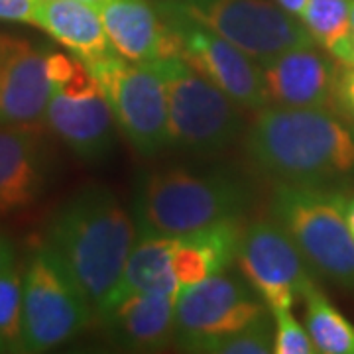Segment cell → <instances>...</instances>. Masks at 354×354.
<instances>
[{
  "label": "cell",
  "mask_w": 354,
  "mask_h": 354,
  "mask_svg": "<svg viewBox=\"0 0 354 354\" xmlns=\"http://www.w3.org/2000/svg\"><path fill=\"white\" fill-rule=\"evenodd\" d=\"M179 39L177 57L248 111L268 106L262 65L205 26L164 10Z\"/></svg>",
  "instance_id": "8fae6325"
},
{
  "label": "cell",
  "mask_w": 354,
  "mask_h": 354,
  "mask_svg": "<svg viewBox=\"0 0 354 354\" xmlns=\"http://www.w3.org/2000/svg\"><path fill=\"white\" fill-rule=\"evenodd\" d=\"M346 65H354V36H353V46H351V55H348V64Z\"/></svg>",
  "instance_id": "f546056e"
},
{
  "label": "cell",
  "mask_w": 354,
  "mask_h": 354,
  "mask_svg": "<svg viewBox=\"0 0 354 354\" xmlns=\"http://www.w3.org/2000/svg\"><path fill=\"white\" fill-rule=\"evenodd\" d=\"M272 215L288 228L309 266L354 293V239L346 223V195L335 187L278 183Z\"/></svg>",
  "instance_id": "277c9868"
},
{
  "label": "cell",
  "mask_w": 354,
  "mask_h": 354,
  "mask_svg": "<svg viewBox=\"0 0 354 354\" xmlns=\"http://www.w3.org/2000/svg\"><path fill=\"white\" fill-rule=\"evenodd\" d=\"M46 53L30 39L0 32V124L46 132L53 95Z\"/></svg>",
  "instance_id": "7c38bea8"
},
{
  "label": "cell",
  "mask_w": 354,
  "mask_h": 354,
  "mask_svg": "<svg viewBox=\"0 0 354 354\" xmlns=\"http://www.w3.org/2000/svg\"><path fill=\"white\" fill-rule=\"evenodd\" d=\"M304 299L305 323L317 353L354 354V325L330 304L329 297L313 286Z\"/></svg>",
  "instance_id": "44dd1931"
},
{
  "label": "cell",
  "mask_w": 354,
  "mask_h": 354,
  "mask_svg": "<svg viewBox=\"0 0 354 354\" xmlns=\"http://www.w3.org/2000/svg\"><path fill=\"white\" fill-rule=\"evenodd\" d=\"M268 102L288 109H327L337 97V67L313 46L283 51L262 65Z\"/></svg>",
  "instance_id": "4fadbf2b"
},
{
  "label": "cell",
  "mask_w": 354,
  "mask_h": 354,
  "mask_svg": "<svg viewBox=\"0 0 354 354\" xmlns=\"http://www.w3.org/2000/svg\"><path fill=\"white\" fill-rule=\"evenodd\" d=\"M153 64L162 71L169 111V146L193 156L227 152L244 134L242 106L181 57Z\"/></svg>",
  "instance_id": "5b68a950"
},
{
  "label": "cell",
  "mask_w": 354,
  "mask_h": 354,
  "mask_svg": "<svg viewBox=\"0 0 354 354\" xmlns=\"http://www.w3.org/2000/svg\"><path fill=\"white\" fill-rule=\"evenodd\" d=\"M116 120L104 95L71 99L62 93L51 95L48 128L87 164L104 162L116 146Z\"/></svg>",
  "instance_id": "9a60e30c"
},
{
  "label": "cell",
  "mask_w": 354,
  "mask_h": 354,
  "mask_svg": "<svg viewBox=\"0 0 354 354\" xmlns=\"http://www.w3.org/2000/svg\"><path fill=\"white\" fill-rule=\"evenodd\" d=\"M81 2H87V4H93V6H99L102 0H81Z\"/></svg>",
  "instance_id": "4dcf8cb0"
},
{
  "label": "cell",
  "mask_w": 354,
  "mask_h": 354,
  "mask_svg": "<svg viewBox=\"0 0 354 354\" xmlns=\"http://www.w3.org/2000/svg\"><path fill=\"white\" fill-rule=\"evenodd\" d=\"M174 248H176V236H164V234L140 230L138 241L128 256L118 286L114 288L113 295L109 297V304L102 309L101 315L134 293L177 295L181 290V283L177 281L171 264Z\"/></svg>",
  "instance_id": "d6986e66"
},
{
  "label": "cell",
  "mask_w": 354,
  "mask_h": 354,
  "mask_svg": "<svg viewBox=\"0 0 354 354\" xmlns=\"http://www.w3.org/2000/svg\"><path fill=\"white\" fill-rule=\"evenodd\" d=\"M351 6L353 0H309L301 16V22L317 46L344 65L348 64L354 36Z\"/></svg>",
  "instance_id": "ffe728a7"
},
{
  "label": "cell",
  "mask_w": 354,
  "mask_h": 354,
  "mask_svg": "<svg viewBox=\"0 0 354 354\" xmlns=\"http://www.w3.org/2000/svg\"><path fill=\"white\" fill-rule=\"evenodd\" d=\"M97 10L114 51L128 62L177 57V32L150 0H102Z\"/></svg>",
  "instance_id": "5bb4252c"
},
{
  "label": "cell",
  "mask_w": 354,
  "mask_h": 354,
  "mask_svg": "<svg viewBox=\"0 0 354 354\" xmlns=\"http://www.w3.org/2000/svg\"><path fill=\"white\" fill-rule=\"evenodd\" d=\"M176 297L134 293L111 307L101 319L127 348L160 351L176 342Z\"/></svg>",
  "instance_id": "e0dca14e"
},
{
  "label": "cell",
  "mask_w": 354,
  "mask_h": 354,
  "mask_svg": "<svg viewBox=\"0 0 354 354\" xmlns=\"http://www.w3.org/2000/svg\"><path fill=\"white\" fill-rule=\"evenodd\" d=\"M36 0H0V20L36 26Z\"/></svg>",
  "instance_id": "d4e9b609"
},
{
  "label": "cell",
  "mask_w": 354,
  "mask_h": 354,
  "mask_svg": "<svg viewBox=\"0 0 354 354\" xmlns=\"http://www.w3.org/2000/svg\"><path fill=\"white\" fill-rule=\"evenodd\" d=\"M136 241L132 215L102 185H88L59 207L46 236L97 315L118 286Z\"/></svg>",
  "instance_id": "7a4b0ae2"
},
{
  "label": "cell",
  "mask_w": 354,
  "mask_h": 354,
  "mask_svg": "<svg viewBox=\"0 0 354 354\" xmlns=\"http://www.w3.org/2000/svg\"><path fill=\"white\" fill-rule=\"evenodd\" d=\"M113 109L114 120L140 156L169 146V111L162 71L153 62L134 64L116 51L85 62Z\"/></svg>",
  "instance_id": "8992f818"
},
{
  "label": "cell",
  "mask_w": 354,
  "mask_h": 354,
  "mask_svg": "<svg viewBox=\"0 0 354 354\" xmlns=\"http://www.w3.org/2000/svg\"><path fill=\"white\" fill-rule=\"evenodd\" d=\"M346 223L354 239V197H346Z\"/></svg>",
  "instance_id": "f1b7e54d"
},
{
  "label": "cell",
  "mask_w": 354,
  "mask_h": 354,
  "mask_svg": "<svg viewBox=\"0 0 354 354\" xmlns=\"http://www.w3.org/2000/svg\"><path fill=\"white\" fill-rule=\"evenodd\" d=\"M248 203V185L223 169L164 167L140 177L134 216L138 230L185 236L221 221L239 218Z\"/></svg>",
  "instance_id": "3957f363"
},
{
  "label": "cell",
  "mask_w": 354,
  "mask_h": 354,
  "mask_svg": "<svg viewBox=\"0 0 354 354\" xmlns=\"http://www.w3.org/2000/svg\"><path fill=\"white\" fill-rule=\"evenodd\" d=\"M36 26L83 62L111 53V39L97 6L81 0H36Z\"/></svg>",
  "instance_id": "ac0fdd59"
},
{
  "label": "cell",
  "mask_w": 354,
  "mask_h": 354,
  "mask_svg": "<svg viewBox=\"0 0 354 354\" xmlns=\"http://www.w3.org/2000/svg\"><path fill=\"white\" fill-rule=\"evenodd\" d=\"M2 351H6V346H4V344H2V341H0V353H2Z\"/></svg>",
  "instance_id": "d6a6232c"
},
{
  "label": "cell",
  "mask_w": 354,
  "mask_h": 354,
  "mask_svg": "<svg viewBox=\"0 0 354 354\" xmlns=\"http://www.w3.org/2000/svg\"><path fill=\"white\" fill-rule=\"evenodd\" d=\"M244 153L276 183L335 187L354 179V124L325 109H260Z\"/></svg>",
  "instance_id": "6da1fadb"
},
{
  "label": "cell",
  "mask_w": 354,
  "mask_h": 354,
  "mask_svg": "<svg viewBox=\"0 0 354 354\" xmlns=\"http://www.w3.org/2000/svg\"><path fill=\"white\" fill-rule=\"evenodd\" d=\"M10 266H14V248L10 241L4 234H0V272H4Z\"/></svg>",
  "instance_id": "4316f807"
},
{
  "label": "cell",
  "mask_w": 354,
  "mask_h": 354,
  "mask_svg": "<svg viewBox=\"0 0 354 354\" xmlns=\"http://www.w3.org/2000/svg\"><path fill=\"white\" fill-rule=\"evenodd\" d=\"M93 315V307L59 256L48 242L39 244L24 272L22 353H46L65 344L87 327Z\"/></svg>",
  "instance_id": "52a82bcc"
},
{
  "label": "cell",
  "mask_w": 354,
  "mask_h": 354,
  "mask_svg": "<svg viewBox=\"0 0 354 354\" xmlns=\"http://www.w3.org/2000/svg\"><path fill=\"white\" fill-rule=\"evenodd\" d=\"M337 101L354 118V65L342 71L337 81Z\"/></svg>",
  "instance_id": "484cf974"
},
{
  "label": "cell",
  "mask_w": 354,
  "mask_h": 354,
  "mask_svg": "<svg viewBox=\"0 0 354 354\" xmlns=\"http://www.w3.org/2000/svg\"><path fill=\"white\" fill-rule=\"evenodd\" d=\"M44 132L0 124V215L38 201L50 177Z\"/></svg>",
  "instance_id": "2e32d148"
},
{
  "label": "cell",
  "mask_w": 354,
  "mask_h": 354,
  "mask_svg": "<svg viewBox=\"0 0 354 354\" xmlns=\"http://www.w3.org/2000/svg\"><path fill=\"white\" fill-rule=\"evenodd\" d=\"M276 321V342L274 353L276 354H313L317 346L311 341L309 330L295 319L291 309H281L272 313Z\"/></svg>",
  "instance_id": "cb8c5ba5"
},
{
  "label": "cell",
  "mask_w": 354,
  "mask_h": 354,
  "mask_svg": "<svg viewBox=\"0 0 354 354\" xmlns=\"http://www.w3.org/2000/svg\"><path fill=\"white\" fill-rule=\"evenodd\" d=\"M24 274L10 266L0 272V341L6 351H22Z\"/></svg>",
  "instance_id": "7402d4cb"
},
{
  "label": "cell",
  "mask_w": 354,
  "mask_h": 354,
  "mask_svg": "<svg viewBox=\"0 0 354 354\" xmlns=\"http://www.w3.org/2000/svg\"><path fill=\"white\" fill-rule=\"evenodd\" d=\"M236 264L272 313L291 309L315 286V270L276 216L244 227Z\"/></svg>",
  "instance_id": "30bf717a"
},
{
  "label": "cell",
  "mask_w": 354,
  "mask_h": 354,
  "mask_svg": "<svg viewBox=\"0 0 354 354\" xmlns=\"http://www.w3.org/2000/svg\"><path fill=\"white\" fill-rule=\"evenodd\" d=\"M268 311L244 276L225 272L195 286H181L176 297V342L191 353H209L215 342L248 327Z\"/></svg>",
  "instance_id": "9c48e42d"
},
{
  "label": "cell",
  "mask_w": 354,
  "mask_h": 354,
  "mask_svg": "<svg viewBox=\"0 0 354 354\" xmlns=\"http://www.w3.org/2000/svg\"><path fill=\"white\" fill-rule=\"evenodd\" d=\"M164 10L205 26L260 65L283 51L315 44L304 22L268 0H171Z\"/></svg>",
  "instance_id": "ba28073f"
},
{
  "label": "cell",
  "mask_w": 354,
  "mask_h": 354,
  "mask_svg": "<svg viewBox=\"0 0 354 354\" xmlns=\"http://www.w3.org/2000/svg\"><path fill=\"white\" fill-rule=\"evenodd\" d=\"M351 24H353V32H354V0H353V6H351Z\"/></svg>",
  "instance_id": "1f68e13d"
},
{
  "label": "cell",
  "mask_w": 354,
  "mask_h": 354,
  "mask_svg": "<svg viewBox=\"0 0 354 354\" xmlns=\"http://www.w3.org/2000/svg\"><path fill=\"white\" fill-rule=\"evenodd\" d=\"M278 4L291 16H295V18H301L307 10V4H309V0H278Z\"/></svg>",
  "instance_id": "83f0119b"
},
{
  "label": "cell",
  "mask_w": 354,
  "mask_h": 354,
  "mask_svg": "<svg viewBox=\"0 0 354 354\" xmlns=\"http://www.w3.org/2000/svg\"><path fill=\"white\" fill-rule=\"evenodd\" d=\"M272 311L256 319L248 327L215 342L209 353L213 354H270L276 342V321L272 323Z\"/></svg>",
  "instance_id": "603a6c76"
}]
</instances>
